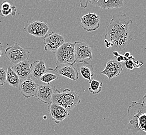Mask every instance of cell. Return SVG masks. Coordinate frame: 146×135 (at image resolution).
Instances as JSON below:
<instances>
[{
    "mask_svg": "<svg viewBox=\"0 0 146 135\" xmlns=\"http://www.w3.org/2000/svg\"><path fill=\"white\" fill-rule=\"evenodd\" d=\"M133 23L127 15L115 14L106 28L104 39L110 43L111 49L118 53L124 52L133 39L129 25Z\"/></svg>",
    "mask_w": 146,
    "mask_h": 135,
    "instance_id": "1",
    "label": "cell"
},
{
    "mask_svg": "<svg viewBox=\"0 0 146 135\" xmlns=\"http://www.w3.org/2000/svg\"><path fill=\"white\" fill-rule=\"evenodd\" d=\"M81 100L78 94L74 90L65 88L62 92L54 90L51 102L64 107L70 112L78 105Z\"/></svg>",
    "mask_w": 146,
    "mask_h": 135,
    "instance_id": "2",
    "label": "cell"
},
{
    "mask_svg": "<svg viewBox=\"0 0 146 135\" xmlns=\"http://www.w3.org/2000/svg\"><path fill=\"white\" fill-rule=\"evenodd\" d=\"M146 95H145L142 103L133 101L127 108V112L129 118L128 129L134 135L141 132L138 126V121L142 114L146 113Z\"/></svg>",
    "mask_w": 146,
    "mask_h": 135,
    "instance_id": "3",
    "label": "cell"
},
{
    "mask_svg": "<svg viewBox=\"0 0 146 135\" xmlns=\"http://www.w3.org/2000/svg\"><path fill=\"white\" fill-rule=\"evenodd\" d=\"M74 43H64L56 51V63H68L74 65L76 63L75 57Z\"/></svg>",
    "mask_w": 146,
    "mask_h": 135,
    "instance_id": "4",
    "label": "cell"
},
{
    "mask_svg": "<svg viewBox=\"0 0 146 135\" xmlns=\"http://www.w3.org/2000/svg\"><path fill=\"white\" fill-rule=\"evenodd\" d=\"M30 54L28 49L23 48L17 43L9 46L5 51L6 57L13 65L28 60Z\"/></svg>",
    "mask_w": 146,
    "mask_h": 135,
    "instance_id": "5",
    "label": "cell"
},
{
    "mask_svg": "<svg viewBox=\"0 0 146 135\" xmlns=\"http://www.w3.org/2000/svg\"><path fill=\"white\" fill-rule=\"evenodd\" d=\"M64 43V38L54 31L46 34L44 39L46 51L56 53L57 49Z\"/></svg>",
    "mask_w": 146,
    "mask_h": 135,
    "instance_id": "6",
    "label": "cell"
},
{
    "mask_svg": "<svg viewBox=\"0 0 146 135\" xmlns=\"http://www.w3.org/2000/svg\"><path fill=\"white\" fill-rule=\"evenodd\" d=\"M75 57L76 62H81L86 59H93L92 50L90 45L86 43L76 42L75 45Z\"/></svg>",
    "mask_w": 146,
    "mask_h": 135,
    "instance_id": "7",
    "label": "cell"
},
{
    "mask_svg": "<svg viewBox=\"0 0 146 135\" xmlns=\"http://www.w3.org/2000/svg\"><path fill=\"white\" fill-rule=\"evenodd\" d=\"M49 30V25L47 23L40 21L32 22L24 27V30L26 32L38 37H45Z\"/></svg>",
    "mask_w": 146,
    "mask_h": 135,
    "instance_id": "8",
    "label": "cell"
},
{
    "mask_svg": "<svg viewBox=\"0 0 146 135\" xmlns=\"http://www.w3.org/2000/svg\"><path fill=\"white\" fill-rule=\"evenodd\" d=\"M39 85L37 84L30 77L28 78L20 80L19 88L20 92L26 98L31 97H35Z\"/></svg>",
    "mask_w": 146,
    "mask_h": 135,
    "instance_id": "9",
    "label": "cell"
},
{
    "mask_svg": "<svg viewBox=\"0 0 146 135\" xmlns=\"http://www.w3.org/2000/svg\"><path fill=\"white\" fill-rule=\"evenodd\" d=\"M100 18L96 13H89L80 19V24L83 29L88 32L95 31L100 27Z\"/></svg>",
    "mask_w": 146,
    "mask_h": 135,
    "instance_id": "10",
    "label": "cell"
},
{
    "mask_svg": "<svg viewBox=\"0 0 146 135\" xmlns=\"http://www.w3.org/2000/svg\"><path fill=\"white\" fill-rule=\"evenodd\" d=\"M48 111L51 120L57 124L69 116V111L67 109L52 102L48 105Z\"/></svg>",
    "mask_w": 146,
    "mask_h": 135,
    "instance_id": "11",
    "label": "cell"
},
{
    "mask_svg": "<svg viewBox=\"0 0 146 135\" xmlns=\"http://www.w3.org/2000/svg\"><path fill=\"white\" fill-rule=\"evenodd\" d=\"M54 70L57 73L73 81H76L79 78L78 71L74 65L68 63H58Z\"/></svg>",
    "mask_w": 146,
    "mask_h": 135,
    "instance_id": "12",
    "label": "cell"
},
{
    "mask_svg": "<svg viewBox=\"0 0 146 135\" xmlns=\"http://www.w3.org/2000/svg\"><path fill=\"white\" fill-rule=\"evenodd\" d=\"M123 68V65L122 62H119L117 60H111L108 61L106 64V66L102 71L101 74L107 76L109 81L119 76Z\"/></svg>",
    "mask_w": 146,
    "mask_h": 135,
    "instance_id": "13",
    "label": "cell"
},
{
    "mask_svg": "<svg viewBox=\"0 0 146 135\" xmlns=\"http://www.w3.org/2000/svg\"><path fill=\"white\" fill-rule=\"evenodd\" d=\"M54 90V85H39L35 97L45 104H49L52 101Z\"/></svg>",
    "mask_w": 146,
    "mask_h": 135,
    "instance_id": "14",
    "label": "cell"
},
{
    "mask_svg": "<svg viewBox=\"0 0 146 135\" xmlns=\"http://www.w3.org/2000/svg\"><path fill=\"white\" fill-rule=\"evenodd\" d=\"M30 65L31 64L28 60H26L13 65L11 68L16 73L20 80H23L28 78L31 76Z\"/></svg>",
    "mask_w": 146,
    "mask_h": 135,
    "instance_id": "15",
    "label": "cell"
},
{
    "mask_svg": "<svg viewBox=\"0 0 146 135\" xmlns=\"http://www.w3.org/2000/svg\"><path fill=\"white\" fill-rule=\"evenodd\" d=\"M31 76L35 79L39 80L47 71V68L43 60H37L30 65Z\"/></svg>",
    "mask_w": 146,
    "mask_h": 135,
    "instance_id": "16",
    "label": "cell"
},
{
    "mask_svg": "<svg viewBox=\"0 0 146 135\" xmlns=\"http://www.w3.org/2000/svg\"><path fill=\"white\" fill-rule=\"evenodd\" d=\"M83 78L88 80L90 82L92 80L93 76L94 74V71L92 65L88 62L84 61L82 62H78L77 68Z\"/></svg>",
    "mask_w": 146,
    "mask_h": 135,
    "instance_id": "17",
    "label": "cell"
},
{
    "mask_svg": "<svg viewBox=\"0 0 146 135\" xmlns=\"http://www.w3.org/2000/svg\"><path fill=\"white\" fill-rule=\"evenodd\" d=\"M95 5L104 9H118L123 6V0H98Z\"/></svg>",
    "mask_w": 146,
    "mask_h": 135,
    "instance_id": "18",
    "label": "cell"
},
{
    "mask_svg": "<svg viewBox=\"0 0 146 135\" xmlns=\"http://www.w3.org/2000/svg\"><path fill=\"white\" fill-rule=\"evenodd\" d=\"M20 80L16 73L15 72L11 67H8L6 72V82L12 87H19Z\"/></svg>",
    "mask_w": 146,
    "mask_h": 135,
    "instance_id": "19",
    "label": "cell"
},
{
    "mask_svg": "<svg viewBox=\"0 0 146 135\" xmlns=\"http://www.w3.org/2000/svg\"><path fill=\"white\" fill-rule=\"evenodd\" d=\"M90 87L88 90L93 95H96L101 93L103 83L96 80H92L90 82Z\"/></svg>",
    "mask_w": 146,
    "mask_h": 135,
    "instance_id": "20",
    "label": "cell"
},
{
    "mask_svg": "<svg viewBox=\"0 0 146 135\" xmlns=\"http://www.w3.org/2000/svg\"><path fill=\"white\" fill-rule=\"evenodd\" d=\"M59 76L58 74L51 72H47V71L45 72L39 80L42 82L46 83L47 84H50L51 82L58 80Z\"/></svg>",
    "mask_w": 146,
    "mask_h": 135,
    "instance_id": "21",
    "label": "cell"
},
{
    "mask_svg": "<svg viewBox=\"0 0 146 135\" xmlns=\"http://www.w3.org/2000/svg\"><path fill=\"white\" fill-rule=\"evenodd\" d=\"M17 8L15 5H11V9L8 11H2L0 9V16L1 17H6L11 15V16H15L16 14Z\"/></svg>",
    "mask_w": 146,
    "mask_h": 135,
    "instance_id": "22",
    "label": "cell"
},
{
    "mask_svg": "<svg viewBox=\"0 0 146 135\" xmlns=\"http://www.w3.org/2000/svg\"><path fill=\"white\" fill-rule=\"evenodd\" d=\"M134 60H135V58L132 56H130L129 57L127 58L126 60L124 61L126 67L131 70L135 68V63H134V61H133Z\"/></svg>",
    "mask_w": 146,
    "mask_h": 135,
    "instance_id": "23",
    "label": "cell"
},
{
    "mask_svg": "<svg viewBox=\"0 0 146 135\" xmlns=\"http://www.w3.org/2000/svg\"><path fill=\"white\" fill-rule=\"evenodd\" d=\"M6 72L4 68H0V87L5 84Z\"/></svg>",
    "mask_w": 146,
    "mask_h": 135,
    "instance_id": "24",
    "label": "cell"
},
{
    "mask_svg": "<svg viewBox=\"0 0 146 135\" xmlns=\"http://www.w3.org/2000/svg\"><path fill=\"white\" fill-rule=\"evenodd\" d=\"M1 8L0 9L2 10V11H8L11 7V4L10 3L7 2V1H3L2 3L1 4Z\"/></svg>",
    "mask_w": 146,
    "mask_h": 135,
    "instance_id": "25",
    "label": "cell"
},
{
    "mask_svg": "<svg viewBox=\"0 0 146 135\" xmlns=\"http://www.w3.org/2000/svg\"><path fill=\"white\" fill-rule=\"evenodd\" d=\"M80 7L82 9H86L88 4L90 3V0H78Z\"/></svg>",
    "mask_w": 146,
    "mask_h": 135,
    "instance_id": "26",
    "label": "cell"
},
{
    "mask_svg": "<svg viewBox=\"0 0 146 135\" xmlns=\"http://www.w3.org/2000/svg\"><path fill=\"white\" fill-rule=\"evenodd\" d=\"M3 45L2 43L0 42V58L3 55Z\"/></svg>",
    "mask_w": 146,
    "mask_h": 135,
    "instance_id": "27",
    "label": "cell"
},
{
    "mask_svg": "<svg viewBox=\"0 0 146 135\" xmlns=\"http://www.w3.org/2000/svg\"><path fill=\"white\" fill-rule=\"evenodd\" d=\"M98 0H90V3L95 5Z\"/></svg>",
    "mask_w": 146,
    "mask_h": 135,
    "instance_id": "28",
    "label": "cell"
},
{
    "mask_svg": "<svg viewBox=\"0 0 146 135\" xmlns=\"http://www.w3.org/2000/svg\"><path fill=\"white\" fill-rule=\"evenodd\" d=\"M123 56L124 57H125L126 58H128V57H129L130 56V53H129V52H127V53H124Z\"/></svg>",
    "mask_w": 146,
    "mask_h": 135,
    "instance_id": "29",
    "label": "cell"
},
{
    "mask_svg": "<svg viewBox=\"0 0 146 135\" xmlns=\"http://www.w3.org/2000/svg\"><path fill=\"white\" fill-rule=\"evenodd\" d=\"M47 1H52V0H47Z\"/></svg>",
    "mask_w": 146,
    "mask_h": 135,
    "instance_id": "30",
    "label": "cell"
}]
</instances>
